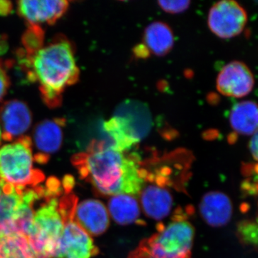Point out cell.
Here are the masks:
<instances>
[{
  "instance_id": "5",
  "label": "cell",
  "mask_w": 258,
  "mask_h": 258,
  "mask_svg": "<svg viewBox=\"0 0 258 258\" xmlns=\"http://www.w3.org/2000/svg\"><path fill=\"white\" fill-rule=\"evenodd\" d=\"M32 139L24 136L0 148V178L17 188L35 187L45 179L33 167Z\"/></svg>"
},
{
  "instance_id": "16",
  "label": "cell",
  "mask_w": 258,
  "mask_h": 258,
  "mask_svg": "<svg viewBox=\"0 0 258 258\" xmlns=\"http://www.w3.org/2000/svg\"><path fill=\"white\" fill-rule=\"evenodd\" d=\"M231 127L237 133L253 135L257 130V106L251 101L240 102L232 107L230 113Z\"/></svg>"
},
{
  "instance_id": "13",
  "label": "cell",
  "mask_w": 258,
  "mask_h": 258,
  "mask_svg": "<svg viewBox=\"0 0 258 258\" xmlns=\"http://www.w3.org/2000/svg\"><path fill=\"white\" fill-rule=\"evenodd\" d=\"M200 211L208 225L214 227H223L232 217V202L227 195L221 191H210L202 198Z\"/></svg>"
},
{
  "instance_id": "2",
  "label": "cell",
  "mask_w": 258,
  "mask_h": 258,
  "mask_svg": "<svg viewBox=\"0 0 258 258\" xmlns=\"http://www.w3.org/2000/svg\"><path fill=\"white\" fill-rule=\"evenodd\" d=\"M18 58L29 81L39 83L42 100L49 108L60 106L64 90L79 81L74 46L62 35L55 37L33 55L18 54Z\"/></svg>"
},
{
  "instance_id": "18",
  "label": "cell",
  "mask_w": 258,
  "mask_h": 258,
  "mask_svg": "<svg viewBox=\"0 0 258 258\" xmlns=\"http://www.w3.org/2000/svg\"><path fill=\"white\" fill-rule=\"evenodd\" d=\"M144 40L150 52L163 56L172 49L174 37L172 30L166 24L155 22L146 28Z\"/></svg>"
},
{
  "instance_id": "23",
  "label": "cell",
  "mask_w": 258,
  "mask_h": 258,
  "mask_svg": "<svg viewBox=\"0 0 258 258\" xmlns=\"http://www.w3.org/2000/svg\"><path fill=\"white\" fill-rule=\"evenodd\" d=\"M10 86V80L4 64L0 61V101L4 98Z\"/></svg>"
},
{
  "instance_id": "8",
  "label": "cell",
  "mask_w": 258,
  "mask_h": 258,
  "mask_svg": "<svg viewBox=\"0 0 258 258\" xmlns=\"http://www.w3.org/2000/svg\"><path fill=\"white\" fill-rule=\"evenodd\" d=\"M66 124L64 118H55L42 120L35 125L32 143L37 152L34 156V160L40 164H45L51 154H55L60 149Z\"/></svg>"
},
{
  "instance_id": "1",
  "label": "cell",
  "mask_w": 258,
  "mask_h": 258,
  "mask_svg": "<svg viewBox=\"0 0 258 258\" xmlns=\"http://www.w3.org/2000/svg\"><path fill=\"white\" fill-rule=\"evenodd\" d=\"M81 179L103 195H139L144 185L138 157L125 154L110 144L93 142L85 152L71 159Z\"/></svg>"
},
{
  "instance_id": "15",
  "label": "cell",
  "mask_w": 258,
  "mask_h": 258,
  "mask_svg": "<svg viewBox=\"0 0 258 258\" xmlns=\"http://www.w3.org/2000/svg\"><path fill=\"white\" fill-rule=\"evenodd\" d=\"M5 182L0 196V236L13 234V226L17 214L23 202L24 190Z\"/></svg>"
},
{
  "instance_id": "7",
  "label": "cell",
  "mask_w": 258,
  "mask_h": 258,
  "mask_svg": "<svg viewBox=\"0 0 258 258\" xmlns=\"http://www.w3.org/2000/svg\"><path fill=\"white\" fill-rule=\"evenodd\" d=\"M98 253L89 234L74 219L67 220L53 258H92Z\"/></svg>"
},
{
  "instance_id": "6",
  "label": "cell",
  "mask_w": 258,
  "mask_h": 258,
  "mask_svg": "<svg viewBox=\"0 0 258 258\" xmlns=\"http://www.w3.org/2000/svg\"><path fill=\"white\" fill-rule=\"evenodd\" d=\"M247 21V13L240 5L233 0H222L212 7L208 23L215 35L228 39L240 35Z\"/></svg>"
},
{
  "instance_id": "21",
  "label": "cell",
  "mask_w": 258,
  "mask_h": 258,
  "mask_svg": "<svg viewBox=\"0 0 258 258\" xmlns=\"http://www.w3.org/2000/svg\"><path fill=\"white\" fill-rule=\"evenodd\" d=\"M257 224L252 220H244L237 225V236L242 243L256 247L257 244Z\"/></svg>"
},
{
  "instance_id": "22",
  "label": "cell",
  "mask_w": 258,
  "mask_h": 258,
  "mask_svg": "<svg viewBox=\"0 0 258 258\" xmlns=\"http://www.w3.org/2000/svg\"><path fill=\"white\" fill-rule=\"evenodd\" d=\"M159 6L166 13L177 14L189 8L190 1H159Z\"/></svg>"
},
{
  "instance_id": "3",
  "label": "cell",
  "mask_w": 258,
  "mask_h": 258,
  "mask_svg": "<svg viewBox=\"0 0 258 258\" xmlns=\"http://www.w3.org/2000/svg\"><path fill=\"white\" fill-rule=\"evenodd\" d=\"M71 188L62 187L57 179L50 178L45 185V201L34 215L28 240L35 258H53L64 224L74 219L78 200Z\"/></svg>"
},
{
  "instance_id": "14",
  "label": "cell",
  "mask_w": 258,
  "mask_h": 258,
  "mask_svg": "<svg viewBox=\"0 0 258 258\" xmlns=\"http://www.w3.org/2000/svg\"><path fill=\"white\" fill-rule=\"evenodd\" d=\"M139 195L141 205L147 217L161 220L170 215L174 199L169 190L154 184H144Z\"/></svg>"
},
{
  "instance_id": "4",
  "label": "cell",
  "mask_w": 258,
  "mask_h": 258,
  "mask_svg": "<svg viewBox=\"0 0 258 258\" xmlns=\"http://www.w3.org/2000/svg\"><path fill=\"white\" fill-rule=\"evenodd\" d=\"M186 217L177 210L170 223L158 226L157 232L142 240L128 258H192L195 228Z\"/></svg>"
},
{
  "instance_id": "25",
  "label": "cell",
  "mask_w": 258,
  "mask_h": 258,
  "mask_svg": "<svg viewBox=\"0 0 258 258\" xmlns=\"http://www.w3.org/2000/svg\"><path fill=\"white\" fill-rule=\"evenodd\" d=\"M13 10V5L11 2L0 1V15L5 16L9 15Z\"/></svg>"
},
{
  "instance_id": "27",
  "label": "cell",
  "mask_w": 258,
  "mask_h": 258,
  "mask_svg": "<svg viewBox=\"0 0 258 258\" xmlns=\"http://www.w3.org/2000/svg\"><path fill=\"white\" fill-rule=\"evenodd\" d=\"M1 140H2V131H1V128H0V144H1Z\"/></svg>"
},
{
  "instance_id": "11",
  "label": "cell",
  "mask_w": 258,
  "mask_h": 258,
  "mask_svg": "<svg viewBox=\"0 0 258 258\" xmlns=\"http://www.w3.org/2000/svg\"><path fill=\"white\" fill-rule=\"evenodd\" d=\"M68 1H19V15L26 20L28 25L55 23L69 9Z\"/></svg>"
},
{
  "instance_id": "20",
  "label": "cell",
  "mask_w": 258,
  "mask_h": 258,
  "mask_svg": "<svg viewBox=\"0 0 258 258\" xmlns=\"http://www.w3.org/2000/svg\"><path fill=\"white\" fill-rule=\"evenodd\" d=\"M44 32L40 25H28V30L23 36V50L19 52L20 55L30 57L43 47Z\"/></svg>"
},
{
  "instance_id": "26",
  "label": "cell",
  "mask_w": 258,
  "mask_h": 258,
  "mask_svg": "<svg viewBox=\"0 0 258 258\" xmlns=\"http://www.w3.org/2000/svg\"><path fill=\"white\" fill-rule=\"evenodd\" d=\"M5 184V181H3L1 178H0V196H1L3 192V189H4Z\"/></svg>"
},
{
  "instance_id": "9",
  "label": "cell",
  "mask_w": 258,
  "mask_h": 258,
  "mask_svg": "<svg viewBox=\"0 0 258 258\" xmlns=\"http://www.w3.org/2000/svg\"><path fill=\"white\" fill-rule=\"evenodd\" d=\"M254 79L249 68L240 61H232L219 73L217 88L224 96L242 98L253 89Z\"/></svg>"
},
{
  "instance_id": "24",
  "label": "cell",
  "mask_w": 258,
  "mask_h": 258,
  "mask_svg": "<svg viewBox=\"0 0 258 258\" xmlns=\"http://www.w3.org/2000/svg\"><path fill=\"white\" fill-rule=\"evenodd\" d=\"M249 149L253 157L254 160H257V132L252 135V139L249 143Z\"/></svg>"
},
{
  "instance_id": "10",
  "label": "cell",
  "mask_w": 258,
  "mask_h": 258,
  "mask_svg": "<svg viewBox=\"0 0 258 258\" xmlns=\"http://www.w3.org/2000/svg\"><path fill=\"white\" fill-rule=\"evenodd\" d=\"M32 122V112L25 102L10 100L0 106L2 139L6 142L24 137L31 126Z\"/></svg>"
},
{
  "instance_id": "12",
  "label": "cell",
  "mask_w": 258,
  "mask_h": 258,
  "mask_svg": "<svg viewBox=\"0 0 258 258\" xmlns=\"http://www.w3.org/2000/svg\"><path fill=\"white\" fill-rule=\"evenodd\" d=\"M74 220L89 235L104 233L109 226V216L99 200H88L76 205Z\"/></svg>"
},
{
  "instance_id": "17",
  "label": "cell",
  "mask_w": 258,
  "mask_h": 258,
  "mask_svg": "<svg viewBox=\"0 0 258 258\" xmlns=\"http://www.w3.org/2000/svg\"><path fill=\"white\" fill-rule=\"evenodd\" d=\"M110 214L119 225L144 223L141 220L140 207L137 199L128 195L112 197L108 203Z\"/></svg>"
},
{
  "instance_id": "19",
  "label": "cell",
  "mask_w": 258,
  "mask_h": 258,
  "mask_svg": "<svg viewBox=\"0 0 258 258\" xmlns=\"http://www.w3.org/2000/svg\"><path fill=\"white\" fill-rule=\"evenodd\" d=\"M0 258H35L28 238L20 234L0 236Z\"/></svg>"
}]
</instances>
